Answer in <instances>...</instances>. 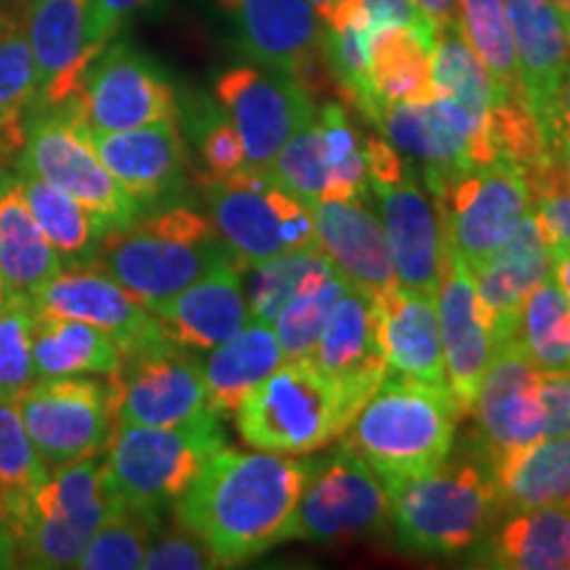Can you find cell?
I'll list each match as a JSON object with an SVG mask.
<instances>
[{"label":"cell","mask_w":570,"mask_h":570,"mask_svg":"<svg viewBox=\"0 0 570 570\" xmlns=\"http://www.w3.org/2000/svg\"><path fill=\"white\" fill-rule=\"evenodd\" d=\"M312 465L281 452L223 446L177 497L175 523L202 539L219 568L244 566L285 541Z\"/></svg>","instance_id":"cell-1"},{"label":"cell","mask_w":570,"mask_h":570,"mask_svg":"<svg viewBox=\"0 0 570 570\" xmlns=\"http://www.w3.org/2000/svg\"><path fill=\"white\" fill-rule=\"evenodd\" d=\"M17 410L48 468L106 452L117 428L109 383L90 375L35 377Z\"/></svg>","instance_id":"cell-13"},{"label":"cell","mask_w":570,"mask_h":570,"mask_svg":"<svg viewBox=\"0 0 570 570\" xmlns=\"http://www.w3.org/2000/svg\"><path fill=\"white\" fill-rule=\"evenodd\" d=\"M317 117L325 132L327 161H331L333 173L331 202L370 196L365 138L356 130L352 117H348L344 106L336 101L323 104V109H317Z\"/></svg>","instance_id":"cell-46"},{"label":"cell","mask_w":570,"mask_h":570,"mask_svg":"<svg viewBox=\"0 0 570 570\" xmlns=\"http://www.w3.org/2000/svg\"><path fill=\"white\" fill-rule=\"evenodd\" d=\"M92 0H30L27 38L38 69V104H61L75 96L88 63Z\"/></svg>","instance_id":"cell-22"},{"label":"cell","mask_w":570,"mask_h":570,"mask_svg":"<svg viewBox=\"0 0 570 570\" xmlns=\"http://www.w3.org/2000/svg\"><path fill=\"white\" fill-rule=\"evenodd\" d=\"M24 142V127H0V164L11 159Z\"/></svg>","instance_id":"cell-57"},{"label":"cell","mask_w":570,"mask_h":570,"mask_svg":"<svg viewBox=\"0 0 570 570\" xmlns=\"http://www.w3.org/2000/svg\"><path fill=\"white\" fill-rule=\"evenodd\" d=\"M273 175L306 204L331 202L333 173L320 117L304 125L269 164Z\"/></svg>","instance_id":"cell-44"},{"label":"cell","mask_w":570,"mask_h":570,"mask_svg":"<svg viewBox=\"0 0 570 570\" xmlns=\"http://www.w3.org/2000/svg\"><path fill=\"white\" fill-rule=\"evenodd\" d=\"M161 529V518L132 510H117L92 533L85 552L77 560L82 570H138L154 533Z\"/></svg>","instance_id":"cell-45"},{"label":"cell","mask_w":570,"mask_h":570,"mask_svg":"<svg viewBox=\"0 0 570 570\" xmlns=\"http://www.w3.org/2000/svg\"><path fill=\"white\" fill-rule=\"evenodd\" d=\"M233 259L206 214L188 204H167L106 233L90 267L156 312L198 277Z\"/></svg>","instance_id":"cell-3"},{"label":"cell","mask_w":570,"mask_h":570,"mask_svg":"<svg viewBox=\"0 0 570 570\" xmlns=\"http://www.w3.org/2000/svg\"><path fill=\"white\" fill-rule=\"evenodd\" d=\"M370 399L323 373L309 356L283 360L235 412L240 439L252 449L312 454L341 439Z\"/></svg>","instance_id":"cell-5"},{"label":"cell","mask_w":570,"mask_h":570,"mask_svg":"<svg viewBox=\"0 0 570 570\" xmlns=\"http://www.w3.org/2000/svg\"><path fill=\"white\" fill-rule=\"evenodd\" d=\"M523 101L544 122L570 63V38L550 0H504Z\"/></svg>","instance_id":"cell-28"},{"label":"cell","mask_w":570,"mask_h":570,"mask_svg":"<svg viewBox=\"0 0 570 570\" xmlns=\"http://www.w3.org/2000/svg\"><path fill=\"white\" fill-rule=\"evenodd\" d=\"M38 101V69L24 19L0 11V127H24Z\"/></svg>","instance_id":"cell-43"},{"label":"cell","mask_w":570,"mask_h":570,"mask_svg":"<svg viewBox=\"0 0 570 570\" xmlns=\"http://www.w3.org/2000/svg\"><path fill=\"white\" fill-rule=\"evenodd\" d=\"M373 302L377 344L389 373L446 386L436 296L396 283Z\"/></svg>","instance_id":"cell-26"},{"label":"cell","mask_w":570,"mask_h":570,"mask_svg":"<svg viewBox=\"0 0 570 570\" xmlns=\"http://www.w3.org/2000/svg\"><path fill=\"white\" fill-rule=\"evenodd\" d=\"M159 0H92L90 17V46L96 56L117 38L119 30L138 13L148 11Z\"/></svg>","instance_id":"cell-49"},{"label":"cell","mask_w":570,"mask_h":570,"mask_svg":"<svg viewBox=\"0 0 570 570\" xmlns=\"http://www.w3.org/2000/svg\"><path fill=\"white\" fill-rule=\"evenodd\" d=\"M309 360L346 386L373 394L389 373L377 344L373 296L348 285L346 294L333 306Z\"/></svg>","instance_id":"cell-27"},{"label":"cell","mask_w":570,"mask_h":570,"mask_svg":"<svg viewBox=\"0 0 570 570\" xmlns=\"http://www.w3.org/2000/svg\"><path fill=\"white\" fill-rule=\"evenodd\" d=\"M32 362L38 377L109 375L122 362L117 341L82 320L35 315Z\"/></svg>","instance_id":"cell-33"},{"label":"cell","mask_w":570,"mask_h":570,"mask_svg":"<svg viewBox=\"0 0 570 570\" xmlns=\"http://www.w3.org/2000/svg\"><path fill=\"white\" fill-rule=\"evenodd\" d=\"M436 306L446 386L458 402L460 415L465 417L475 407L481 381L497 352V341L473 273L449 248H444V273H441Z\"/></svg>","instance_id":"cell-19"},{"label":"cell","mask_w":570,"mask_h":570,"mask_svg":"<svg viewBox=\"0 0 570 570\" xmlns=\"http://www.w3.org/2000/svg\"><path fill=\"white\" fill-rule=\"evenodd\" d=\"M67 101L98 132L180 122V96L169 75L127 40H111L88 63L75 96Z\"/></svg>","instance_id":"cell-14"},{"label":"cell","mask_w":570,"mask_h":570,"mask_svg":"<svg viewBox=\"0 0 570 570\" xmlns=\"http://www.w3.org/2000/svg\"><path fill=\"white\" fill-rule=\"evenodd\" d=\"M568 508L510 510L497 518L481 544L468 554L470 566L494 570L568 568Z\"/></svg>","instance_id":"cell-29"},{"label":"cell","mask_w":570,"mask_h":570,"mask_svg":"<svg viewBox=\"0 0 570 570\" xmlns=\"http://www.w3.org/2000/svg\"><path fill=\"white\" fill-rule=\"evenodd\" d=\"M415 3L439 30H446L449 24H458L460 0H415Z\"/></svg>","instance_id":"cell-54"},{"label":"cell","mask_w":570,"mask_h":570,"mask_svg":"<svg viewBox=\"0 0 570 570\" xmlns=\"http://www.w3.org/2000/svg\"><path fill=\"white\" fill-rule=\"evenodd\" d=\"M515 341L541 373L570 370V296L552 273L525 296Z\"/></svg>","instance_id":"cell-36"},{"label":"cell","mask_w":570,"mask_h":570,"mask_svg":"<svg viewBox=\"0 0 570 570\" xmlns=\"http://www.w3.org/2000/svg\"><path fill=\"white\" fill-rule=\"evenodd\" d=\"M566 537H568V568H570V508H568V523H566Z\"/></svg>","instance_id":"cell-61"},{"label":"cell","mask_w":570,"mask_h":570,"mask_svg":"<svg viewBox=\"0 0 570 570\" xmlns=\"http://www.w3.org/2000/svg\"><path fill=\"white\" fill-rule=\"evenodd\" d=\"M391 525V502L383 479L360 454L341 444L331 458L315 460L291 515L285 541L336 544L377 537Z\"/></svg>","instance_id":"cell-12"},{"label":"cell","mask_w":570,"mask_h":570,"mask_svg":"<svg viewBox=\"0 0 570 570\" xmlns=\"http://www.w3.org/2000/svg\"><path fill=\"white\" fill-rule=\"evenodd\" d=\"M180 119L190 146L202 161L194 177H223L246 167V154L230 114L214 96L194 92L180 101Z\"/></svg>","instance_id":"cell-40"},{"label":"cell","mask_w":570,"mask_h":570,"mask_svg":"<svg viewBox=\"0 0 570 570\" xmlns=\"http://www.w3.org/2000/svg\"><path fill=\"white\" fill-rule=\"evenodd\" d=\"M554 6V11H558V17L562 19V27H566L568 38H570V0H550Z\"/></svg>","instance_id":"cell-58"},{"label":"cell","mask_w":570,"mask_h":570,"mask_svg":"<svg viewBox=\"0 0 570 570\" xmlns=\"http://www.w3.org/2000/svg\"><path fill=\"white\" fill-rule=\"evenodd\" d=\"M90 142L140 212L175 204L188 185V140L177 122H151L114 132L90 130Z\"/></svg>","instance_id":"cell-18"},{"label":"cell","mask_w":570,"mask_h":570,"mask_svg":"<svg viewBox=\"0 0 570 570\" xmlns=\"http://www.w3.org/2000/svg\"><path fill=\"white\" fill-rule=\"evenodd\" d=\"M539 396L544 407V436L570 433V370L541 373Z\"/></svg>","instance_id":"cell-50"},{"label":"cell","mask_w":570,"mask_h":570,"mask_svg":"<svg viewBox=\"0 0 570 570\" xmlns=\"http://www.w3.org/2000/svg\"><path fill=\"white\" fill-rule=\"evenodd\" d=\"M399 550L423 558L470 554L502 515L489 452L462 439L436 470L412 479H383Z\"/></svg>","instance_id":"cell-2"},{"label":"cell","mask_w":570,"mask_h":570,"mask_svg":"<svg viewBox=\"0 0 570 570\" xmlns=\"http://www.w3.org/2000/svg\"><path fill=\"white\" fill-rule=\"evenodd\" d=\"M306 3L312 6V9H315L317 13H320V19H327L331 17V9H333V0H306Z\"/></svg>","instance_id":"cell-59"},{"label":"cell","mask_w":570,"mask_h":570,"mask_svg":"<svg viewBox=\"0 0 570 570\" xmlns=\"http://www.w3.org/2000/svg\"><path fill=\"white\" fill-rule=\"evenodd\" d=\"M223 446L219 417L175 428L119 423L106 446L109 487L122 510L161 518Z\"/></svg>","instance_id":"cell-6"},{"label":"cell","mask_w":570,"mask_h":570,"mask_svg":"<svg viewBox=\"0 0 570 570\" xmlns=\"http://www.w3.org/2000/svg\"><path fill=\"white\" fill-rule=\"evenodd\" d=\"M425 185L436 204L444 248L470 269L489 259L533 209L529 177L508 159L462 169L425 167Z\"/></svg>","instance_id":"cell-8"},{"label":"cell","mask_w":570,"mask_h":570,"mask_svg":"<svg viewBox=\"0 0 570 570\" xmlns=\"http://www.w3.org/2000/svg\"><path fill=\"white\" fill-rule=\"evenodd\" d=\"M117 510L106 452L51 468L17 531L19 566L77 568L92 533Z\"/></svg>","instance_id":"cell-10"},{"label":"cell","mask_w":570,"mask_h":570,"mask_svg":"<svg viewBox=\"0 0 570 570\" xmlns=\"http://www.w3.org/2000/svg\"><path fill=\"white\" fill-rule=\"evenodd\" d=\"M244 267L225 262L154 312L175 346L202 354L225 344L248 323Z\"/></svg>","instance_id":"cell-23"},{"label":"cell","mask_w":570,"mask_h":570,"mask_svg":"<svg viewBox=\"0 0 570 570\" xmlns=\"http://www.w3.org/2000/svg\"><path fill=\"white\" fill-rule=\"evenodd\" d=\"M309 209L315 219L317 246L331 256L348 283L373 298L394 288V262L375 202L367 196H354L344 202L309 204Z\"/></svg>","instance_id":"cell-24"},{"label":"cell","mask_w":570,"mask_h":570,"mask_svg":"<svg viewBox=\"0 0 570 570\" xmlns=\"http://www.w3.org/2000/svg\"><path fill=\"white\" fill-rule=\"evenodd\" d=\"M30 302L35 315L82 320L109 333L122 356L169 341L154 312L135 302L117 281L92 267L61 269L30 296Z\"/></svg>","instance_id":"cell-20"},{"label":"cell","mask_w":570,"mask_h":570,"mask_svg":"<svg viewBox=\"0 0 570 570\" xmlns=\"http://www.w3.org/2000/svg\"><path fill=\"white\" fill-rule=\"evenodd\" d=\"M209 219L240 267L298 248H315L309 204L291 194L269 167H240L223 177H196Z\"/></svg>","instance_id":"cell-7"},{"label":"cell","mask_w":570,"mask_h":570,"mask_svg":"<svg viewBox=\"0 0 570 570\" xmlns=\"http://www.w3.org/2000/svg\"><path fill=\"white\" fill-rule=\"evenodd\" d=\"M552 277L570 296V248H552Z\"/></svg>","instance_id":"cell-56"},{"label":"cell","mask_w":570,"mask_h":570,"mask_svg":"<svg viewBox=\"0 0 570 570\" xmlns=\"http://www.w3.org/2000/svg\"><path fill=\"white\" fill-rule=\"evenodd\" d=\"M63 269L27 204L17 169L0 164V275L9 294L32 296Z\"/></svg>","instance_id":"cell-30"},{"label":"cell","mask_w":570,"mask_h":570,"mask_svg":"<svg viewBox=\"0 0 570 570\" xmlns=\"http://www.w3.org/2000/svg\"><path fill=\"white\" fill-rule=\"evenodd\" d=\"M367 188L386 230L396 283L436 296L444 273V233L425 185L381 135L365 138Z\"/></svg>","instance_id":"cell-11"},{"label":"cell","mask_w":570,"mask_h":570,"mask_svg":"<svg viewBox=\"0 0 570 570\" xmlns=\"http://www.w3.org/2000/svg\"><path fill=\"white\" fill-rule=\"evenodd\" d=\"M214 6L246 59L294 77L312 92L331 77L325 21L306 0H214Z\"/></svg>","instance_id":"cell-16"},{"label":"cell","mask_w":570,"mask_h":570,"mask_svg":"<svg viewBox=\"0 0 570 570\" xmlns=\"http://www.w3.org/2000/svg\"><path fill=\"white\" fill-rule=\"evenodd\" d=\"M499 508H570V433L544 436L491 460Z\"/></svg>","instance_id":"cell-32"},{"label":"cell","mask_w":570,"mask_h":570,"mask_svg":"<svg viewBox=\"0 0 570 570\" xmlns=\"http://www.w3.org/2000/svg\"><path fill=\"white\" fill-rule=\"evenodd\" d=\"M431 75L436 96L454 98V101L473 111L475 117H481L483 122H487L491 109L504 96H510V92L499 88L494 77L479 61V56L470 51L460 32V24H449L446 30H441L431 56Z\"/></svg>","instance_id":"cell-38"},{"label":"cell","mask_w":570,"mask_h":570,"mask_svg":"<svg viewBox=\"0 0 570 570\" xmlns=\"http://www.w3.org/2000/svg\"><path fill=\"white\" fill-rule=\"evenodd\" d=\"M539 375L541 370L531 365L515 338L497 344L470 412L475 417L473 436L491 460L544 439Z\"/></svg>","instance_id":"cell-21"},{"label":"cell","mask_w":570,"mask_h":570,"mask_svg":"<svg viewBox=\"0 0 570 570\" xmlns=\"http://www.w3.org/2000/svg\"><path fill=\"white\" fill-rule=\"evenodd\" d=\"M550 190H568L570 194V146L554 148V167L544 194H550Z\"/></svg>","instance_id":"cell-55"},{"label":"cell","mask_w":570,"mask_h":570,"mask_svg":"<svg viewBox=\"0 0 570 570\" xmlns=\"http://www.w3.org/2000/svg\"><path fill=\"white\" fill-rule=\"evenodd\" d=\"M106 383L117 425L175 428L217 417L209 410L202 360L173 341L122 356L119 367L106 375Z\"/></svg>","instance_id":"cell-15"},{"label":"cell","mask_w":570,"mask_h":570,"mask_svg":"<svg viewBox=\"0 0 570 570\" xmlns=\"http://www.w3.org/2000/svg\"><path fill=\"white\" fill-rule=\"evenodd\" d=\"M460 417L449 386L386 373L346 428L344 446L381 479H412L449 458Z\"/></svg>","instance_id":"cell-4"},{"label":"cell","mask_w":570,"mask_h":570,"mask_svg":"<svg viewBox=\"0 0 570 570\" xmlns=\"http://www.w3.org/2000/svg\"><path fill=\"white\" fill-rule=\"evenodd\" d=\"M142 568L148 570H209L219 568V560L209 552L202 539L194 537L180 523L175 529L156 531L146 550Z\"/></svg>","instance_id":"cell-48"},{"label":"cell","mask_w":570,"mask_h":570,"mask_svg":"<svg viewBox=\"0 0 570 570\" xmlns=\"http://www.w3.org/2000/svg\"><path fill=\"white\" fill-rule=\"evenodd\" d=\"M333 267V259L323 248H298V252H285L262 265L248 267L252 277L246 285L248 317L262 320V323H275V317L285 309L296 294H302L309 283L325 275Z\"/></svg>","instance_id":"cell-39"},{"label":"cell","mask_w":570,"mask_h":570,"mask_svg":"<svg viewBox=\"0 0 570 570\" xmlns=\"http://www.w3.org/2000/svg\"><path fill=\"white\" fill-rule=\"evenodd\" d=\"M433 51L402 27H383L370 38V88L377 114L389 104H420L436 96L431 75ZM377 119V117H375Z\"/></svg>","instance_id":"cell-35"},{"label":"cell","mask_w":570,"mask_h":570,"mask_svg":"<svg viewBox=\"0 0 570 570\" xmlns=\"http://www.w3.org/2000/svg\"><path fill=\"white\" fill-rule=\"evenodd\" d=\"M11 167L17 169L27 204H30L40 230L46 233L48 244L59 254L63 269L90 267L104 238V230L90 217V212L17 159H11Z\"/></svg>","instance_id":"cell-34"},{"label":"cell","mask_w":570,"mask_h":570,"mask_svg":"<svg viewBox=\"0 0 570 570\" xmlns=\"http://www.w3.org/2000/svg\"><path fill=\"white\" fill-rule=\"evenodd\" d=\"M6 296H9V288H6V281H3V275H0V306L6 304Z\"/></svg>","instance_id":"cell-60"},{"label":"cell","mask_w":570,"mask_h":570,"mask_svg":"<svg viewBox=\"0 0 570 570\" xmlns=\"http://www.w3.org/2000/svg\"><path fill=\"white\" fill-rule=\"evenodd\" d=\"M552 254L533 209L489 259L470 269L487 306L497 344L515 338L525 296L550 275Z\"/></svg>","instance_id":"cell-25"},{"label":"cell","mask_w":570,"mask_h":570,"mask_svg":"<svg viewBox=\"0 0 570 570\" xmlns=\"http://www.w3.org/2000/svg\"><path fill=\"white\" fill-rule=\"evenodd\" d=\"M48 475L51 468L35 449L30 433L21 423L17 402L0 399V504L13 531H19Z\"/></svg>","instance_id":"cell-37"},{"label":"cell","mask_w":570,"mask_h":570,"mask_svg":"<svg viewBox=\"0 0 570 570\" xmlns=\"http://www.w3.org/2000/svg\"><path fill=\"white\" fill-rule=\"evenodd\" d=\"M35 309L30 296L9 294L0 306V399L17 396L35 381L32 362Z\"/></svg>","instance_id":"cell-47"},{"label":"cell","mask_w":570,"mask_h":570,"mask_svg":"<svg viewBox=\"0 0 570 570\" xmlns=\"http://www.w3.org/2000/svg\"><path fill=\"white\" fill-rule=\"evenodd\" d=\"M13 159L82 204L104 235L142 214L98 159L90 127L71 101L32 106L24 117V142Z\"/></svg>","instance_id":"cell-9"},{"label":"cell","mask_w":570,"mask_h":570,"mask_svg":"<svg viewBox=\"0 0 570 570\" xmlns=\"http://www.w3.org/2000/svg\"><path fill=\"white\" fill-rule=\"evenodd\" d=\"M533 214H537L541 233L552 248H570V194L568 190H550L533 196Z\"/></svg>","instance_id":"cell-51"},{"label":"cell","mask_w":570,"mask_h":570,"mask_svg":"<svg viewBox=\"0 0 570 570\" xmlns=\"http://www.w3.org/2000/svg\"><path fill=\"white\" fill-rule=\"evenodd\" d=\"M458 24L470 51L479 56V61L494 77L499 88L510 96L523 98L508 3L504 0H460Z\"/></svg>","instance_id":"cell-41"},{"label":"cell","mask_w":570,"mask_h":570,"mask_svg":"<svg viewBox=\"0 0 570 570\" xmlns=\"http://www.w3.org/2000/svg\"><path fill=\"white\" fill-rule=\"evenodd\" d=\"M281 362L283 348L277 344L273 325L248 317L233 338L214 346L209 356L202 360L209 410L219 420L235 417L248 391L259 386Z\"/></svg>","instance_id":"cell-31"},{"label":"cell","mask_w":570,"mask_h":570,"mask_svg":"<svg viewBox=\"0 0 570 570\" xmlns=\"http://www.w3.org/2000/svg\"><path fill=\"white\" fill-rule=\"evenodd\" d=\"M214 98L230 114L248 167H269L285 142L317 117L315 92L259 63L219 71Z\"/></svg>","instance_id":"cell-17"},{"label":"cell","mask_w":570,"mask_h":570,"mask_svg":"<svg viewBox=\"0 0 570 570\" xmlns=\"http://www.w3.org/2000/svg\"><path fill=\"white\" fill-rule=\"evenodd\" d=\"M19 566V541L13 531L9 515H6L3 504H0V570H9Z\"/></svg>","instance_id":"cell-53"},{"label":"cell","mask_w":570,"mask_h":570,"mask_svg":"<svg viewBox=\"0 0 570 570\" xmlns=\"http://www.w3.org/2000/svg\"><path fill=\"white\" fill-rule=\"evenodd\" d=\"M348 277L333 265L315 283H309L302 294H296L285 304V309L275 317L273 331L277 344L283 348V360L309 356L317 344V336L331 317L333 306L348 291Z\"/></svg>","instance_id":"cell-42"},{"label":"cell","mask_w":570,"mask_h":570,"mask_svg":"<svg viewBox=\"0 0 570 570\" xmlns=\"http://www.w3.org/2000/svg\"><path fill=\"white\" fill-rule=\"evenodd\" d=\"M541 130L550 140L552 151L558 146H570V63L558 85V92H554L550 111H547L544 122H541Z\"/></svg>","instance_id":"cell-52"}]
</instances>
